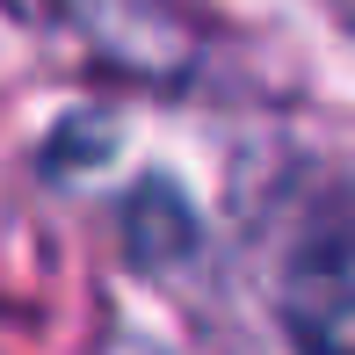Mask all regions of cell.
<instances>
[{
    "label": "cell",
    "instance_id": "obj_1",
    "mask_svg": "<svg viewBox=\"0 0 355 355\" xmlns=\"http://www.w3.org/2000/svg\"><path fill=\"white\" fill-rule=\"evenodd\" d=\"M297 355H355V247H319L283 290Z\"/></svg>",
    "mask_w": 355,
    "mask_h": 355
},
{
    "label": "cell",
    "instance_id": "obj_2",
    "mask_svg": "<svg viewBox=\"0 0 355 355\" xmlns=\"http://www.w3.org/2000/svg\"><path fill=\"white\" fill-rule=\"evenodd\" d=\"M51 8H66L80 29H94V37H123V29L145 15V0H51Z\"/></svg>",
    "mask_w": 355,
    "mask_h": 355
}]
</instances>
